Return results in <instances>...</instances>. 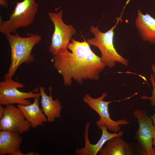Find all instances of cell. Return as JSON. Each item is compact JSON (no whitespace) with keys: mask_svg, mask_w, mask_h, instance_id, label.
<instances>
[{"mask_svg":"<svg viewBox=\"0 0 155 155\" xmlns=\"http://www.w3.org/2000/svg\"><path fill=\"white\" fill-rule=\"evenodd\" d=\"M68 49L53 55V65L63 77L64 85L69 86L73 79L82 85L84 80H98L106 67L101 57L95 54L84 39L71 40Z\"/></svg>","mask_w":155,"mask_h":155,"instance_id":"cell-1","label":"cell"},{"mask_svg":"<svg viewBox=\"0 0 155 155\" xmlns=\"http://www.w3.org/2000/svg\"><path fill=\"white\" fill-rule=\"evenodd\" d=\"M5 37L11 49V63L7 72L4 75V80L12 78L22 63L29 64L34 61L35 57L32 54V49L42 39L40 35L33 33L27 37H21L18 33L8 34Z\"/></svg>","mask_w":155,"mask_h":155,"instance_id":"cell-2","label":"cell"},{"mask_svg":"<svg viewBox=\"0 0 155 155\" xmlns=\"http://www.w3.org/2000/svg\"><path fill=\"white\" fill-rule=\"evenodd\" d=\"M123 11L120 16L117 18L115 25L105 32H101L98 26H91L90 31L94 36L93 38L87 39L86 40L89 45L95 46L99 49L101 54V58L102 61L106 66L111 68L114 67L116 63L127 66L129 62V60L123 57L118 53L113 44L114 30L119 21L122 20Z\"/></svg>","mask_w":155,"mask_h":155,"instance_id":"cell-3","label":"cell"},{"mask_svg":"<svg viewBox=\"0 0 155 155\" xmlns=\"http://www.w3.org/2000/svg\"><path fill=\"white\" fill-rule=\"evenodd\" d=\"M38 9L35 0L17 2L9 20L4 21L0 16V32L5 35L16 33L18 28L28 27L34 22Z\"/></svg>","mask_w":155,"mask_h":155,"instance_id":"cell-4","label":"cell"},{"mask_svg":"<svg viewBox=\"0 0 155 155\" xmlns=\"http://www.w3.org/2000/svg\"><path fill=\"white\" fill-rule=\"evenodd\" d=\"M47 14L54 27L48 49L53 55L68 49L69 41L74 35L76 34V31L72 25L66 24L63 22L62 10L57 12H49Z\"/></svg>","mask_w":155,"mask_h":155,"instance_id":"cell-5","label":"cell"},{"mask_svg":"<svg viewBox=\"0 0 155 155\" xmlns=\"http://www.w3.org/2000/svg\"><path fill=\"white\" fill-rule=\"evenodd\" d=\"M107 95L106 92H104L100 97L94 98L87 94L83 97V100L90 108L95 111L99 115L100 119L95 123L98 127L102 125H104L111 131L118 132L120 131L122 125H128L130 123V122L125 119H119L117 121H114L112 119L108 112V104L113 102H120L129 98L130 97L119 101H104V99Z\"/></svg>","mask_w":155,"mask_h":155,"instance_id":"cell-6","label":"cell"},{"mask_svg":"<svg viewBox=\"0 0 155 155\" xmlns=\"http://www.w3.org/2000/svg\"><path fill=\"white\" fill-rule=\"evenodd\" d=\"M137 120L138 128L134 138L138 142L142 154L145 155H155V149L152 147V141L155 135V127L148 114L147 111L136 110L133 112Z\"/></svg>","mask_w":155,"mask_h":155,"instance_id":"cell-7","label":"cell"},{"mask_svg":"<svg viewBox=\"0 0 155 155\" xmlns=\"http://www.w3.org/2000/svg\"><path fill=\"white\" fill-rule=\"evenodd\" d=\"M25 87V85L13 80L12 78L0 82V104L6 105L17 104L22 105L31 104L30 98L40 97V94L38 93L39 88L29 92H21L18 88Z\"/></svg>","mask_w":155,"mask_h":155,"instance_id":"cell-8","label":"cell"},{"mask_svg":"<svg viewBox=\"0 0 155 155\" xmlns=\"http://www.w3.org/2000/svg\"><path fill=\"white\" fill-rule=\"evenodd\" d=\"M31 127L21 110L12 104L5 105L3 115L0 119V130L18 132L28 131Z\"/></svg>","mask_w":155,"mask_h":155,"instance_id":"cell-9","label":"cell"},{"mask_svg":"<svg viewBox=\"0 0 155 155\" xmlns=\"http://www.w3.org/2000/svg\"><path fill=\"white\" fill-rule=\"evenodd\" d=\"M90 123H87L85 127L84 138L85 145L84 148H77L75 153L77 155H96L102 148L104 144L110 139L116 137H121L123 133L122 130L113 133H109L107 130V127L104 125H102L98 127L102 131V135L98 141L94 144L90 143L88 138V130Z\"/></svg>","mask_w":155,"mask_h":155,"instance_id":"cell-10","label":"cell"},{"mask_svg":"<svg viewBox=\"0 0 155 155\" xmlns=\"http://www.w3.org/2000/svg\"><path fill=\"white\" fill-rule=\"evenodd\" d=\"M39 89L41 95L42 109L47 117V122L52 123L55 121L56 118H61L62 106L59 99L53 100L51 94L52 87H49L50 96L46 94L43 87L40 86Z\"/></svg>","mask_w":155,"mask_h":155,"instance_id":"cell-11","label":"cell"},{"mask_svg":"<svg viewBox=\"0 0 155 155\" xmlns=\"http://www.w3.org/2000/svg\"><path fill=\"white\" fill-rule=\"evenodd\" d=\"M135 24L142 40L155 44V19L147 13L143 14L139 9Z\"/></svg>","mask_w":155,"mask_h":155,"instance_id":"cell-12","label":"cell"},{"mask_svg":"<svg viewBox=\"0 0 155 155\" xmlns=\"http://www.w3.org/2000/svg\"><path fill=\"white\" fill-rule=\"evenodd\" d=\"M40 97L34 98V102L26 105H17L26 119L30 123L31 127L35 128L39 125H42L47 122V118L42 108L39 106Z\"/></svg>","mask_w":155,"mask_h":155,"instance_id":"cell-13","label":"cell"},{"mask_svg":"<svg viewBox=\"0 0 155 155\" xmlns=\"http://www.w3.org/2000/svg\"><path fill=\"white\" fill-rule=\"evenodd\" d=\"M20 134L16 132L0 130V155H13L20 149L22 141Z\"/></svg>","mask_w":155,"mask_h":155,"instance_id":"cell-14","label":"cell"},{"mask_svg":"<svg viewBox=\"0 0 155 155\" xmlns=\"http://www.w3.org/2000/svg\"><path fill=\"white\" fill-rule=\"evenodd\" d=\"M121 137H115L108 140L105 146L99 151V155H127L132 154V147Z\"/></svg>","mask_w":155,"mask_h":155,"instance_id":"cell-15","label":"cell"},{"mask_svg":"<svg viewBox=\"0 0 155 155\" xmlns=\"http://www.w3.org/2000/svg\"><path fill=\"white\" fill-rule=\"evenodd\" d=\"M150 80L153 88L152 95L151 96H149L144 95L141 97V98L142 100H149L150 105L155 107V84L154 83V76L152 73L150 74Z\"/></svg>","mask_w":155,"mask_h":155,"instance_id":"cell-16","label":"cell"},{"mask_svg":"<svg viewBox=\"0 0 155 155\" xmlns=\"http://www.w3.org/2000/svg\"><path fill=\"white\" fill-rule=\"evenodd\" d=\"M3 106L2 105H0V119L3 117L5 112V108H4Z\"/></svg>","mask_w":155,"mask_h":155,"instance_id":"cell-17","label":"cell"},{"mask_svg":"<svg viewBox=\"0 0 155 155\" xmlns=\"http://www.w3.org/2000/svg\"><path fill=\"white\" fill-rule=\"evenodd\" d=\"M151 69L153 73V75L154 78V83L155 84V64H152L151 66Z\"/></svg>","mask_w":155,"mask_h":155,"instance_id":"cell-18","label":"cell"},{"mask_svg":"<svg viewBox=\"0 0 155 155\" xmlns=\"http://www.w3.org/2000/svg\"><path fill=\"white\" fill-rule=\"evenodd\" d=\"M150 117L153 121V124L155 127V112L154 114L151 116Z\"/></svg>","mask_w":155,"mask_h":155,"instance_id":"cell-19","label":"cell"},{"mask_svg":"<svg viewBox=\"0 0 155 155\" xmlns=\"http://www.w3.org/2000/svg\"><path fill=\"white\" fill-rule=\"evenodd\" d=\"M152 144L153 145L155 146V135L154 137L153 140Z\"/></svg>","mask_w":155,"mask_h":155,"instance_id":"cell-20","label":"cell"}]
</instances>
